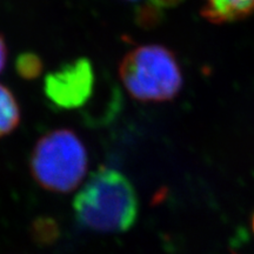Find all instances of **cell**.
Returning a JSON list of instances; mask_svg holds the SVG:
<instances>
[{
	"label": "cell",
	"mask_w": 254,
	"mask_h": 254,
	"mask_svg": "<svg viewBox=\"0 0 254 254\" xmlns=\"http://www.w3.org/2000/svg\"><path fill=\"white\" fill-rule=\"evenodd\" d=\"M78 224L100 233H122L135 224L139 200L132 183L122 172L101 166L73 200Z\"/></svg>",
	"instance_id": "6da1fadb"
},
{
	"label": "cell",
	"mask_w": 254,
	"mask_h": 254,
	"mask_svg": "<svg viewBox=\"0 0 254 254\" xmlns=\"http://www.w3.org/2000/svg\"><path fill=\"white\" fill-rule=\"evenodd\" d=\"M183 1L184 0H150L152 6L160 9L176 7V6L182 4Z\"/></svg>",
	"instance_id": "30bf717a"
},
{
	"label": "cell",
	"mask_w": 254,
	"mask_h": 254,
	"mask_svg": "<svg viewBox=\"0 0 254 254\" xmlns=\"http://www.w3.org/2000/svg\"><path fill=\"white\" fill-rule=\"evenodd\" d=\"M31 234L39 245H51L58 239L60 232L56 220L50 217H39L32 224Z\"/></svg>",
	"instance_id": "52a82bcc"
},
{
	"label": "cell",
	"mask_w": 254,
	"mask_h": 254,
	"mask_svg": "<svg viewBox=\"0 0 254 254\" xmlns=\"http://www.w3.org/2000/svg\"><path fill=\"white\" fill-rule=\"evenodd\" d=\"M20 124V109L15 97L0 84V138L9 134Z\"/></svg>",
	"instance_id": "8992f818"
},
{
	"label": "cell",
	"mask_w": 254,
	"mask_h": 254,
	"mask_svg": "<svg viewBox=\"0 0 254 254\" xmlns=\"http://www.w3.org/2000/svg\"><path fill=\"white\" fill-rule=\"evenodd\" d=\"M254 13V0H204L201 14L213 24L240 20Z\"/></svg>",
	"instance_id": "5b68a950"
},
{
	"label": "cell",
	"mask_w": 254,
	"mask_h": 254,
	"mask_svg": "<svg viewBox=\"0 0 254 254\" xmlns=\"http://www.w3.org/2000/svg\"><path fill=\"white\" fill-rule=\"evenodd\" d=\"M87 151L72 129L58 128L43 135L30 158L32 177L47 190L68 193L80 185L87 171Z\"/></svg>",
	"instance_id": "3957f363"
},
{
	"label": "cell",
	"mask_w": 254,
	"mask_h": 254,
	"mask_svg": "<svg viewBox=\"0 0 254 254\" xmlns=\"http://www.w3.org/2000/svg\"><path fill=\"white\" fill-rule=\"evenodd\" d=\"M43 62L36 53H21L15 60V71L21 78L26 79V80H33L39 77L43 72Z\"/></svg>",
	"instance_id": "ba28073f"
},
{
	"label": "cell",
	"mask_w": 254,
	"mask_h": 254,
	"mask_svg": "<svg viewBox=\"0 0 254 254\" xmlns=\"http://www.w3.org/2000/svg\"><path fill=\"white\" fill-rule=\"evenodd\" d=\"M252 226H253V231H254V215H253V220H252Z\"/></svg>",
	"instance_id": "7c38bea8"
},
{
	"label": "cell",
	"mask_w": 254,
	"mask_h": 254,
	"mask_svg": "<svg viewBox=\"0 0 254 254\" xmlns=\"http://www.w3.org/2000/svg\"><path fill=\"white\" fill-rule=\"evenodd\" d=\"M234 254H237V253H234Z\"/></svg>",
	"instance_id": "4fadbf2b"
},
{
	"label": "cell",
	"mask_w": 254,
	"mask_h": 254,
	"mask_svg": "<svg viewBox=\"0 0 254 254\" xmlns=\"http://www.w3.org/2000/svg\"><path fill=\"white\" fill-rule=\"evenodd\" d=\"M157 7L154 6H147V7L141 8V11L139 12L138 19L140 21L141 26H153L154 24H157L160 19V14L157 11Z\"/></svg>",
	"instance_id": "9c48e42d"
},
{
	"label": "cell",
	"mask_w": 254,
	"mask_h": 254,
	"mask_svg": "<svg viewBox=\"0 0 254 254\" xmlns=\"http://www.w3.org/2000/svg\"><path fill=\"white\" fill-rule=\"evenodd\" d=\"M126 91L144 103L172 100L183 87V73L177 57L161 45L139 46L127 52L119 65Z\"/></svg>",
	"instance_id": "7a4b0ae2"
},
{
	"label": "cell",
	"mask_w": 254,
	"mask_h": 254,
	"mask_svg": "<svg viewBox=\"0 0 254 254\" xmlns=\"http://www.w3.org/2000/svg\"><path fill=\"white\" fill-rule=\"evenodd\" d=\"M94 88V72L90 60L79 58L46 75L44 91L59 109H78L90 99Z\"/></svg>",
	"instance_id": "277c9868"
},
{
	"label": "cell",
	"mask_w": 254,
	"mask_h": 254,
	"mask_svg": "<svg viewBox=\"0 0 254 254\" xmlns=\"http://www.w3.org/2000/svg\"><path fill=\"white\" fill-rule=\"evenodd\" d=\"M6 62H7V46H6L4 37L0 34V73L4 71Z\"/></svg>",
	"instance_id": "8fae6325"
}]
</instances>
